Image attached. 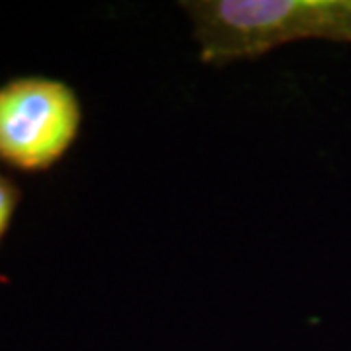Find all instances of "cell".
Instances as JSON below:
<instances>
[{"instance_id": "6da1fadb", "label": "cell", "mask_w": 351, "mask_h": 351, "mask_svg": "<svg viewBox=\"0 0 351 351\" xmlns=\"http://www.w3.org/2000/svg\"><path fill=\"white\" fill-rule=\"evenodd\" d=\"M197 59L207 66L256 61L291 43H351V0H182Z\"/></svg>"}, {"instance_id": "7a4b0ae2", "label": "cell", "mask_w": 351, "mask_h": 351, "mask_svg": "<svg viewBox=\"0 0 351 351\" xmlns=\"http://www.w3.org/2000/svg\"><path fill=\"white\" fill-rule=\"evenodd\" d=\"M84 104L76 88L49 75L0 82V166L25 176L47 174L82 135Z\"/></svg>"}, {"instance_id": "3957f363", "label": "cell", "mask_w": 351, "mask_h": 351, "mask_svg": "<svg viewBox=\"0 0 351 351\" xmlns=\"http://www.w3.org/2000/svg\"><path fill=\"white\" fill-rule=\"evenodd\" d=\"M22 197H24V189L20 182L14 178L12 172L0 166V248L12 228Z\"/></svg>"}]
</instances>
